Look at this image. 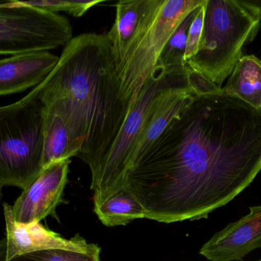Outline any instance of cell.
<instances>
[{
    "instance_id": "cell-1",
    "label": "cell",
    "mask_w": 261,
    "mask_h": 261,
    "mask_svg": "<svg viewBox=\"0 0 261 261\" xmlns=\"http://www.w3.org/2000/svg\"><path fill=\"white\" fill-rule=\"evenodd\" d=\"M261 171V111L239 98L197 96L130 165L123 188L145 219H207Z\"/></svg>"
},
{
    "instance_id": "cell-2",
    "label": "cell",
    "mask_w": 261,
    "mask_h": 261,
    "mask_svg": "<svg viewBox=\"0 0 261 261\" xmlns=\"http://www.w3.org/2000/svg\"><path fill=\"white\" fill-rule=\"evenodd\" d=\"M38 87L44 108L62 119L81 148L77 157L89 165L93 177L130 110L121 94L107 35L85 33L72 38Z\"/></svg>"
},
{
    "instance_id": "cell-3",
    "label": "cell",
    "mask_w": 261,
    "mask_h": 261,
    "mask_svg": "<svg viewBox=\"0 0 261 261\" xmlns=\"http://www.w3.org/2000/svg\"><path fill=\"white\" fill-rule=\"evenodd\" d=\"M260 26V20L241 0H206L200 42L187 66L222 87Z\"/></svg>"
},
{
    "instance_id": "cell-4",
    "label": "cell",
    "mask_w": 261,
    "mask_h": 261,
    "mask_svg": "<svg viewBox=\"0 0 261 261\" xmlns=\"http://www.w3.org/2000/svg\"><path fill=\"white\" fill-rule=\"evenodd\" d=\"M44 105L39 87L0 107V185L24 189L43 170Z\"/></svg>"
},
{
    "instance_id": "cell-5",
    "label": "cell",
    "mask_w": 261,
    "mask_h": 261,
    "mask_svg": "<svg viewBox=\"0 0 261 261\" xmlns=\"http://www.w3.org/2000/svg\"><path fill=\"white\" fill-rule=\"evenodd\" d=\"M188 81L187 64L180 67L156 65L147 77L110 151L91 177L94 205L107 200L123 188L130 153L141 133L156 95L164 89Z\"/></svg>"
},
{
    "instance_id": "cell-6",
    "label": "cell",
    "mask_w": 261,
    "mask_h": 261,
    "mask_svg": "<svg viewBox=\"0 0 261 261\" xmlns=\"http://www.w3.org/2000/svg\"><path fill=\"white\" fill-rule=\"evenodd\" d=\"M71 25L59 13L23 1L0 0V55L48 52L72 39Z\"/></svg>"
},
{
    "instance_id": "cell-7",
    "label": "cell",
    "mask_w": 261,
    "mask_h": 261,
    "mask_svg": "<svg viewBox=\"0 0 261 261\" xmlns=\"http://www.w3.org/2000/svg\"><path fill=\"white\" fill-rule=\"evenodd\" d=\"M205 0H165L151 27L119 73L122 98L135 104L147 77L158 64L161 52L182 20Z\"/></svg>"
},
{
    "instance_id": "cell-8",
    "label": "cell",
    "mask_w": 261,
    "mask_h": 261,
    "mask_svg": "<svg viewBox=\"0 0 261 261\" xmlns=\"http://www.w3.org/2000/svg\"><path fill=\"white\" fill-rule=\"evenodd\" d=\"M70 159L47 165L22 190L11 211L18 223L41 222L47 216L57 217L56 208L62 201L67 183Z\"/></svg>"
},
{
    "instance_id": "cell-9",
    "label": "cell",
    "mask_w": 261,
    "mask_h": 261,
    "mask_svg": "<svg viewBox=\"0 0 261 261\" xmlns=\"http://www.w3.org/2000/svg\"><path fill=\"white\" fill-rule=\"evenodd\" d=\"M165 0H121L114 24L107 34L118 75L151 27Z\"/></svg>"
},
{
    "instance_id": "cell-10",
    "label": "cell",
    "mask_w": 261,
    "mask_h": 261,
    "mask_svg": "<svg viewBox=\"0 0 261 261\" xmlns=\"http://www.w3.org/2000/svg\"><path fill=\"white\" fill-rule=\"evenodd\" d=\"M6 237L4 242L5 261L35 251L47 249L85 250L90 246L84 238L75 235L66 239L47 229L41 222L23 225L13 219L11 205L3 204Z\"/></svg>"
},
{
    "instance_id": "cell-11",
    "label": "cell",
    "mask_w": 261,
    "mask_h": 261,
    "mask_svg": "<svg viewBox=\"0 0 261 261\" xmlns=\"http://www.w3.org/2000/svg\"><path fill=\"white\" fill-rule=\"evenodd\" d=\"M216 233L199 251L211 261H239L261 248V205Z\"/></svg>"
},
{
    "instance_id": "cell-12",
    "label": "cell",
    "mask_w": 261,
    "mask_h": 261,
    "mask_svg": "<svg viewBox=\"0 0 261 261\" xmlns=\"http://www.w3.org/2000/svg\"><path fill=\"white\" fill-rule=\"evenodd\" d=\"M196 97L188 81L164 89L156 95L130 153L127 170L162 134L172 120L189 107Z\"/></svg>"
},
{
    "instance_id": "cell-13",
    "label": "cell",
    "mask_w": 261,
    "mask_h": 261,
    "mask_svg": "<svg viewBox=\"0 0 261 261\" xmlns=\"http://www.w3.org/2000/svg\"><path fill=\"white\" fill-rule=\"evenodd\" d=\"M59 57L49 52H33L0 59V96L25 91L43 82Z\"/></svg>"
},
{
    "instance_id": "cell-14",
    "label": "cell",
    "mask_w": 261,
    "mask_h": 261,
    "mask_svg": "<svg viewBox=\"0 0 261 261\" xmlns=\"http://www.w3.org/2000/svg\"><path fill=\"white\" fill-rule=\"evenodd\" d=\"M222 92L261 111V59L253 55L242 56Z\"/></svg>"
},
{
    "instance_id": "cell-15",
    "label": "cell",
    "mask_w": 261,
    "mask_h": 261,
    "mask_svg": "<svg viewBox=\"0 0 261 261\" xmlns=\"http://www.w3.org/2000/svg\"><path fill=\"white\" fill-rule=\"evenodd\" d=\"M81 151L62 119L44 108V151L43 169L60 161L77 156Z\"/></svg>"
},
{
    "instance_id": "cell-16",
    "label": "cell",
    "mask_w": 261,
    "mask_h": 261,
    "mask_svg": "<svg viewBox=\"0 0 261 261\" xmlns=\"http://www.w3.org/2000/svg\"><path fill=\"white\" fill-rule=\"evenodd\" d=\"M95 214L107 227L126 225L136 219H145V212L141 204L125 188L94 205Z\"/></svg>"
},
{
    "instance_id": "cell-17",
    "label": "cell",
    "mask_w": 261,
    "mask_h": 261,
    "mask_svg": "<svg viewBox=\"0 0 261 261\" xmlns=\"http://www.w3.org/2000/svg\"><path fill=\"white\" fill-rule=\"evenodd\" d=\"M101 248L91 243L85 250L47 249L13 257L9 261H100ZM0 261H5L4 242L0 241Z\"/></svg>"
},
{
    "instance_id": "cell-18",
    "label": "cell",
    "mask_w": 261,
    "mask_h": 261,
    "mask_svg": "<svg viewBox=\"0 0 261 261\" xmlns=\"http://www.w3.org/2000/svg\"><path fill=\"white\" fill-rule=\"evenodd\" d=\"M199 7L189 14L176 28L161 52L156 65L164 67H180L187 64L184 61V55L189 28L196 17Z\"/></svg>"
},
{
    "instance_id": "cell-19",
    "label": "cell",
    "mask_w": 261,
    "mask_h": 261,
    "mask_svg": "<svg viewBox=\"0 0 261 261\" xmlns=\"http://www.w3.org/2000/svg\"><path fill=\"white\" fill-rule=\"evenodd\" d=\"M24 4L41 10L58 13L66 12L75 17L84 15L89 9L102 3L101 0L82 1V0H41V1H23Z\"/></svg>"
},
{
    "instance_id": "cell-20",
    "label": "cell",
    "mask_w": 261,
    "mask_h": 261,
    "mask_svg": "<svg viewBox=\"0 0 261 261\" xmlns=\"http://www.w3.org/2000/svg\"><path fill=\"white\" fill-rule=\"evenodd\" d=\"M205 3L199 7L196 17L189 28L187 48H186L185 55H184V61L186 64L187 61L196 53L199 48L201 37H202V29H203Z\"/></svg>"
},
{
    "instance_id": "cell-21",
    "label": "cell",
    "mask_w": 261,
    "mask_h": 261,
    "mask_svg": "<svg viewBox=\"0 0 261 261\" xmlns=\"http://www.w3.org/2000/svg\"><path fill=\"white\" fill-rule=\"evenodd\" d=\"M187 70L189 85L197 96L219 94L222 93V87L213 83L205 75L193 70L187 64Z\"/></svg>"
},
{
    "instance_id": "cell-22",
    "label": "cell",
    "mask_w": 261,
    "mask_h": 261,
    "mask_svg": "<svg viewBox=\"0 0 261 261\" xmlns=\"http://www.w3.org/2000/svg\"><path fill=\"white\" fill-rule=\"evenodd\" d=\"M241 2L261 21V0H241Z\"/></svg>"
},
{
    "instance_id": "cell-23",
    "label": "cell",
    "mask_w": 261,
    "mask_h": 261,
    "mask_svg": "<svg viewBox=\"0 0 261 261\" xmlns=\"http://www.w3.org/2000/svg\"><path fill=\"white\" fill-rule=\"evenodd\" d=\"M2 188H3V186H2L1 185H0V202H1L2 199Z\"/></svg>"
},
{
    "instance_id": "cell-24",
    "label": "cell",
    "mask_w": 261,
    "mask_h": 261,
    "mask_svg": "<svg viewBox=\"0 0 261 261\" xmlns=\"http://www.w3.org/2000/svg\"><path fill=\"white\" fill-rule=\"evenodd\" d=\"M260 261H261V260H260Z\"/></svg>"
}]
</instances>
